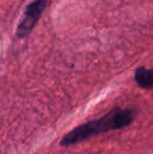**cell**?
Listing matches in <instances>:
<instances>
[{
	"mask_svg": "<svg viewBox=\"0 0 153 154\" xmlns=\"http://www.w3.org/2000/svg\"><path fill=\"white\" fill-rule=\"evenodd\" d=\"M134 116L135 112L131 109L115 108L102 118L82 124L66 133L60 140V145L64 147L70 146L98 134L105 133L111 130L122 129L131 124Z\"/></svg>",
	"mask_w": 153,
	"mask_h": 154,
	"instance_id": "obj_1",
	"label": "cell"
},
{
	"mask_svg": "<svg viewBox=\"0 0 153 154\" xmlns=\"http://www.w3.org/2000/svg\"><path fill=\"white\" fill-rule=\"evenodd\" d=\"M47 0H35L25 8L22 19L16 29V36L22 39L27 37L36 26L41 15L46 8Z\"/></svg>",
	"mask_w": 153,
	"mask_h": 154,
	"instance_id": "obj_2",
	"label": "cell"
},
{
	"mask_svg": "<svg viewBox=\"0 0 153 154\" xmlns=\"http://www.w3.org/2000/svg\"><path fill=\"white\" fill-rule=\"evenodd\" d=\"M134 81L141 88L152 89L153 88V69L146 67H139L135 70Z\"/></svg>",
	"mask_w": 153,
	"mask_h": 154,
	"instance_id": "obj_3",
	"label": "cell"
}]
</instances>
